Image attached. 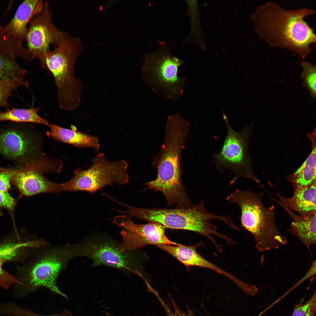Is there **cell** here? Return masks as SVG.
Masks as SVG:
<instances>
[{"instance_id": "1", "label": "cell", "mask_w": 316, "mask_h": 316, "mask_svg": "<svg viewBox=\"0 0 316 316\" xmlns=\"http://www.w3.org/2000/svg\"><path fill=\"white\" fill-rule=\"evenodd\" d=\"M315 13L307 8L286 9L269 1L257 11V31L270 46L286 49L304 59L311 51L316 38L313 29L304 19Z\"/></svg>"}, {"instance_id": "2", "label": "cell", "mask_w": 316, "mask_h": 316, "mask_svg": "<svg viewBox=\"0 0 316 316\" xmlns=\"http://www.w3.org/2000/svg\"><path fill=\"white\" fill-rule=\"evenodd\" d=\"M189 123L177 114L169 116L166 121L164 143L156 157L158 174L154 180L147 182V189L160 192L167 205L182 206L189 201L181 179L180 160L186 140Z\"/></svg>"}, {"instance_id": "3", "label": "cell", "mask_w": 316, "mask_h": 316, "mask_svg": "<svg viewBox=\"0 0 316 316\" xmlns=\"http://www.w3.org/2000/svg\"><path fill=\"white\" fill-rule=\"evenodd\" d=\"M80 244L46 249L20 269L19 283L15 285L14 298H24L41 287L67 298L58 288L59 274L71 258L80 256Z\"/></svg>"}, {"instance_id": "4", "label": "cell", "mask_w": 316, "mask_h": 316, "mask_svg": "<svg viewBox=\"0 0 316 316\" xmlns=\"http://www.w3.org/2000/svg\"><path fill=\"white\" fill-rule=\"evenodd\" d=\"M226 200L240 207L241 224L254 236L259 252L276 249L287 243L276 226L274 206H265L262 194L237 189Z\"/></svg>"}, {"instance_id": "5", "label": "cell", "mask_w": 316, "mask_h": 316, "mask_svg": "<svg viewBox=\"0 0 316 316\" xmlns=\"http://www.w3.org/2000/svg\"><path fill=\"white\" fill-rule=\"evenodd\" d=\"M127 208L123 213L131 217L153 221L160 224L165 228L185 230L196 232L207 237L214 243L212 235L224 238V235L217 231L216 226L211 221L219 219L226 224L230 221L229 217L214 214L205 208L204 201L188 207H177L173 209L144 208L127 205Z\"/></svg>"}, {"instance_id": "6", "label": "cell", "mask_w": 316, "mask_h": 316, "mask_svg": "<svg viewBox=\"0 0 316 316\" xmlns=\"http://www.w3.org/2000/svg\"><path fill=\"white\" fill-rule=\"evenodd\" d=\"M54 47L46 55L47 69L53 76L59 107L71 111L79 106L83 90L82 82L74 72L75 62L81 53L75 44L69 42Z\"/></svg>"}, {"instance_id": "7", "label": "cell", "mask_w": 316, "mask_h": 316, "mask_svg": "<svg viewBox=\"0 0 316 316\" xmlns=\"http://www.w3.org/2000/svg\"><path fill=\"white\" fill-rule=\"evenodd\" d=\"M184 63L162 45L146 55L142 70L145 80L155 92L176 100L185 85V78L178 76V68Z\"/></svg>"}, {"instance_id": "8", "label": "cell", "mask_w": 316, "mask_h": 316, "mask_svg": "<svg viewBox=\"0 0 316 316\" xmlns=\"http://www.w3.org/2000/svg\"><path fill=\"white\" fill-rule=\"evenodd\" d=\"M223 118L227 128V133L220 151L213 155V161L219 173L230 170L235 177L230 182L232 184L237 178L244 177L260 181L253 172L248 150V141L253 130L251 125L244 127L240 132L236 131L229 124L225 115Z\"/></svg>"}, {"instance_id": "9", "label": "cell", "mask_w": 316, "mask_h": 316, "mask_svg": "<svg viewBox=\"0 0 316 316\" xmlns=\"http://www.w3.org/2000/svg\"><path fill=\"white\" fill-rule=\"evenodd\" d=\"M92 162L88 169L79 171L70 180L61 184L62 190L85 191L93 193L107 185L129 183L128 165L125 160L109 161L101 153L97 154Z\"/></svg>"}, {"instance_id": "10", "label": "cell", "mask_w": 316, "mask_h": 316, "mask_svg": "<svg viewBox=\"0 0 316 316\" xmlns=\"http://www.w3.org/2000/svg\"><path fill=\"white\" fill-rule=\"evenodd\" d=\"M81 256L90 258L92 265H106L138 273L136 255L133 251L121 250L120 243L105 234L94 232L80 243Z\"/></svg>"}, {"instance_id": "11", "label": "cell", "mask_w": 316, "mask_h": 316, "mask_svg": "<svg viewBox=\"0 0 316 316\" xmlns=\"http://www.w3.org/2000/svg\"><path fill=\"white\" fill-rule=\"evenodd\" d=\"M67 33L55 25L49 4L44 2L41 12L32 20L25 38L28 52L39 60L42 68L47 69L46 56L50 44L57 45Z\"/></svg>"}, {"instance_id": "12", "label": "cell", "mask_w": 316, "mask_h": 316, "mask_svg": "<svg viewBox=\"0 0 316 316\" xmlns=\"http://www.w3.org/2000/svg\"><path fill=\"white\" fill-rule=\"evenodd\" d=\"M128 215H123L117 216L113 220V223L123 229L121 233V251H134L149 245H181L170 241L165 235L166 228L160 224L153 221L137 224Z\"/></svg>"}, {"instance_id": "13", "label": "cell", "mask_w": 316, "mask_h": 316, "mask_svg": "<svg viewBox=\"0 0 316 316\" xmlns=\"http://www.w3.org/2000/svg\"><path fill=\"white\" fill-rule=\"evenodd\" d=\"M33 162L14 169L11 182L21 195L30 196L40 193H57L62 190L61 184L51 181L42 174L43 171Z\"/></svg>"}, {"instance_id": "14", "label": "cell", "mask_w": 316, "mask_h": 316, "mask_svg": "<svg viewBox=\"0 0 316 316\" xmlns=\"http://www.w3.org/2000/svg\"><path fill=\"white\" fill-rule=\"evenodd\" d=\"M44 2L40 0H26L19 6L11 21L4 28L6 37L12 47L25 52L22 43L25 38L28 23L41 12Z\"/></svg>"}, {"instance_id": "15", "label": "cell", "mask_w": 316, "mask_h": 316, "mask_svg": "<svg viewBox=\"0 0 316 316\" xmlns=\"http://www.w3.org/2000/svg\"><path fill=\"white\" fill-rule=\"evenodd\" d=\"M31 150V140L22 130L14 127L0 129V152L4 156L20 162Z\"/></svg>"}, {"instance_id": "16", "label": "cell", "mask_w": 316, "mask_h": 316, "mask_svg": "<svg viewBox=\"0 0 316 316\" xmlns=\"http://www.w3.org/2000/svg\"><path fill=\"white\" fill-rule=\"evenodd\" d=\"M166 251L187 266H195L214 270L226 277L229 273L206 260L197 252V245L181 244L176 246L164 244L155 245Z\"/></svg>"}, {"instance_id": "17", "label": "cell", "mask_w": 316, "mask_h": 316, "mask_svg": "<svg viewBox=\"0 0 316 316\" xmlns=\"http://www.w3.org/2000/svg\"><path fill=\"white\" fill-rule=\"evenodd\" d=\"M316 182L294 190L293 196L285 197L277 194L279 204L282 207L298 212L301 215L308 216L316 213Z\"/></svg>"}, {"instance_id": "18", "label": "cell", "mask_w": 316, "mask_h": 316, "mask_svg": "<svg viewBox=\"0 0 316 316\" xmlns=\"http://www.w3.org/2000/svg\"><path fill=\"white\" fill-rule=\"evenodd\" d=\"M282 207L292 219L291 233L305 245L312 255L310 246L316 243V213L308 216L298 215L287 208Z\"/></svg>"}, {"instance_id": "19", "label": "cell", "mask_w": 316, "mask_h": 316, "mask_svg": "<svg viewBox=\"0 0 316 316\" xmlns=\"http://www.w3.org/2000/svg\"><path fill=\"white\" fill-rule=\"evenodd\" d=\"M315 131L308 135L312 143L311 153L299 168L288 176V180L292 184L294 190L308 187L316 182Z\"/></svg>"}, {"instance_id": "20", "label": "cell", "mask_w": 316, "mask_h": 316, "mask_svg": "<svg viewBox=\"0 0 316 316\" xmlns=\"http://www.w3.org/2000/svg\"><path fill=\"white\" fill-rule=\"evenodd\" d=\"M48 126L50 130L47 134L54 139L80 147L92 148L97 152L100 149V145L96 136L55 124L49 123Z\"/></svg>"}, {"instance_id": "21", "label": "cell", "mask_w": 316, "mask_h": 316, "mask_svg": "<svg viewBox=\"0 0 316 316\" xmlns=\"http://www.w3.org/2000/svg\"><path fill=\"white\" fill-rule=\"evenodd\" d=\"M40 241H26L22 239L19 232L15 230L0 243V262L18 260L28 248L37 247Z\"/></svg>"}, {"instance_id": "22", "label": "cell", "mask_w": 316, "mask_h": 316, "mask_svg": "<svg viewBox=\"0 0 316 316\" xmlns=\"http://www.w3.org/2000/svg\"><path fill=\"white\" fill-rule=\"evenodd\" d=\"M39 107L29 109L13 108L0 112V121H10L18 122H31L47 126L48 121L38 114Z\"/></svg>"}, {"instance_id": "23", "label": "cell", "mask_w": 316, "mask_h": 316, "mask_svg": "<svg viewBox=\"0 0 316 316\" xmlns=\"http://www.w3.org/2000/svg\"><path fill=\"white\" fill-rule=\"evenodd\" d=\"M26 70L21 68L14 56L0 54V79L8 80L25 76Z\"/></svg>"}, {"instance_id": "24", "label": "cell", "mask_w": 316, "mask_h": 316, "mask_svg": "<svg viewBox=\"0 0 316 316\" xmlns=\"http://www.w3.org/2000/svg\"><path fill=\"white\" fill-rule=\"evenodd\" d=\"M24 76L6 80L0 79V108L9 106L8 101L13 91L20 86L28 87V82L24 79Z\"/></svg>"}, {"instance_id": "25", "label": "cell", "mask_w": 316, "mask_h": 316, "mask_svg": "<svg viewBox=\"0 0 316 316\" xmlns=\"http://www.w3.org/2000/svg\"><path fill=\"white\" fill-rule=\"evenodd\" d=\"M301 64L303 70L301 77L304 84L309 89L311 96L315 98L316 94L315 66L305 61L301 62Z\"/></svg>"}, {"instance_id": "26", "label": "cell", "mask_w": 316, "mask_h": 316, "mask_svg": "<svg viewBox=\"0 0 316 316\" xmlns=\"http://www.w3.org/2000/svg\"><path fill=\"white\" fill-rule=\"evenodd\" d=\"M316 291L305 303L296 305L292 316H314L316 310Z\"/></svg>"}, {"instance_id": "27", "label": "cell", "mask_w": 316, "mask_h": 316, "mask_svg": "<svg viewBox=\"0 0 316 316\" xmlns=\"http://www.w3.org/2000/svg\"><path fill=\"white\" fill-rule=\"evenodd\" d=\"M11 316H73L68 310L65 309L62 312L51 315H43L37 314L30 310L20 307L16 304L13 305L10 310Z\"/></svg>"}, {"instance_id": "28", "label": "cell", "mask_w": 316, "mask_h": 316, "mask_svg": "<svg viewBox=\"0 0 316 316\" xmlns=\"http://www.w3.org/2000/svg\"><path fill=\"white\" fill-rule=\"evenodd\" d=\"M16 202L8 192L0 190V214L1 209H6L9 212L14 222V211Z\"/></svg>"}, {"instance_id": "29", "label": "cell", "mask_w": 316, "mask_h": 316, "mask_svg": "<svg viewBox=\"0 0 316 316\" xmlns=\"http://www.w3.org/2000/svg\"><path fill=\"white\" fill-rule=\"evenodd\" d=\"M14 169L0 166V190L8 192L11 188V183Z\"/></svg>"}, {"instance_id": "30", "label": "cell", "mask_w": 316, "mask_h": 316, "mask_svg": "<svg viewBox=\"0 0 316 316\" xmlns=\"http://www.w3.org/2000/svg\"><path fill=\"white\" fill-rule=\"evenodd\" d=\"M3 265L0 263V286L6 290L12 285L18 283L19 281L17 278L5 270Z\"/></svg>"}, {"instance_id": "31", "label": "cell", "mask_w": 316, "mask_h": 316, "mask_svg": "<svg viewBox=\"0 0 316 316\" xmlns=\"http://www.w3.org/2000/svg\"><path fill=\"white\" fill-rule=\"evenodd\" d=\"M174 311L170 309L166 311L168 316H195L189 308H187V312H185L182 311L176 305L173 306Z\"/></svg>"}]
</instances>
